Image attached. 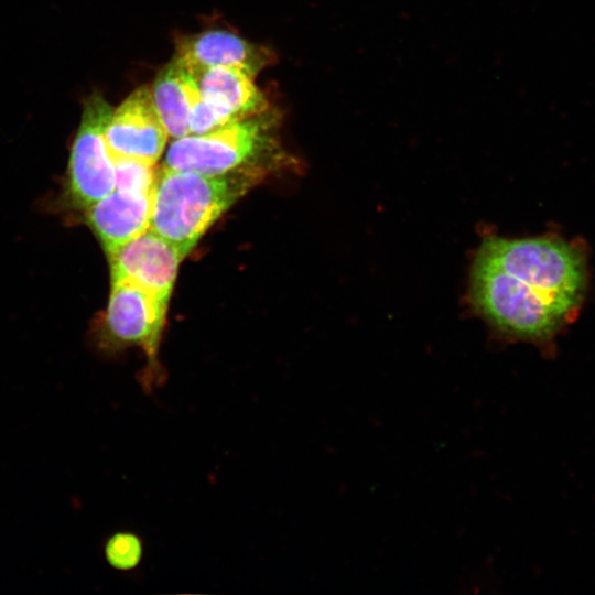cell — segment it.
Segmentation results:
<instances>
[{
	"mask_svg": "<svg viewBox=\"0 0 595 595\" xmlns=\"http://www.w3.org/2000/svg\"><path fill=\"white\" fill-rule=\"evenodd\" d=\"M111 281L130 280L170 301L180 262V250L148 229L108 256Z\"/></svg>",
	"mask_w": 595,
	"mask_h": 595,
	"instance_id": "ba28073f",
	"label": "cell"
},
{
	"mask_svg": "<svg viewBox=\"0 0 595 595\" xmlns=\"http://www.w3.org/2000/svg\"><path fill=\"white\" fill-rule=\"evenodd\" d=\"M194 77L191 71L172 60L158 74L152 97L169 133L177 139L190 134L188 113Z\"/></svg>",
	"mask_w": 595,
	"mask_h": 595,
	"instance_id": "7c38bea8",
	"label": "cell"
},
{
	"mask_svg": "<svg viewBox=\"0 0 595 595\" xmlns=\"http://www.w3.org/2000/svg\"><path fill=\"white\" fill-rule=\"evenodd\" d=\"M169 301L130 280L111 281V292L106 312L100 347L118 351L128 346H139L148 363L139 376L145 394L165 381L158 361V351L165 323Z\"/></svg>",
	"mask_w": 595,
	"mask_h": 595,
	"instance_id": "5b68a950",
	"label": "cell"
},
{
	"mask_svg": "<svg viewBox=\"0 0 595 595\" xmlns=\"http://www.w3.org/2000/svg\"><path fill=\"white\" fill-rule=\"evenodd\" d=\"M188 71L194 76L201 96L224 107L236 119L269 110V101L255 84V77L241 69L210 67Z\"/></svg>",
	"mask_w": 595,
	"mask_h": 595,
	"instance_id": "8fae6325",
	"label": "cell"
},
{
	"mask_svg": "<svg viewBox=\"0 0 595 595\" xmlns=\"http://www.w3.org/2000/svg\"><path fill=\"white\" fill-rule=\"evenodd\" d=\"M476 311L501 336L547 346L565 315L542 293L479 256L470 274Z\"/></svg>",
	"mask_w": 595,
	"mask_h": 595,
	"instance_id": "3957f363",
	"label": "cell"
},
{
	"mask_svg": "<svg viewBox=\"0 0 595 595\" xmlns=\"http://www.w3.org/2000/svg\"><path fill=\"white\" fill-rule=\"evenodd\" d=\"M266 172V166L224 174L156 169L149 229L173 244L185 257Z\"/></svg>",
	"mask_w": 595,
	"mask_h": 595,
	"instance_id": "6da1fadb",
	"label": "cell"
},
{
	"mask_svg": "<svg viewBox=\"0 0 595 595\" xmlns=\"http://www.w3.org/2000/svg\"><path fill=\"white\" fill-rule=\"evenodd\" d=\"M476 255L542 293L565 316L580 303L585 262L571 244L547 236L508 239L490 235Z\"/></svg>",
	"mask_w": 595,
	"mask_h": 595,
	"instance_id": "7a4b0ae2",
	"label": "cell"
},
{
	"mask_svg": "<svg viewBox=\"0 0 595 595\" xmlns=\"http://www.w3.org/2000/svg\"><path fill=\"white\" fill-rule=\"evenodd\" d=\"M118 190L151 194L156 169L153 164L129 158H112Z\"/></svg>",
	"mask_w": 595,
	"mask_h": 595,
	"instance_id": "9a60e30c",
	"label": "cell"
},
{
	"mask_svg": "<svg viewBox=\"0 0 595 595\" xmlns=\"http://www.w3.org/2000/svg\"><path fill=\"white\" fill-rule=\"evenodd\" d=\"M173 60L192 71L232 67L256 77L264 67L273 64L275 55L269 48L232 32L209 30L178 36Z\"/></svg>",
	"mask_w": 595,
	"mask_h": 595,
	"instance_id": "9c48e42d",
	"label": "cell"
},
{
	"mask_svg": "<svg viewBox=\"0 0 595 595\" xmlns=\"http://www.w3.org/2000/svg\"><path fill=\"white\" fill-rule=\"evenodd\" d=\"M277 117L266 112L232 121L202 134L175 139L163 166L202 174H224L274 163Z\"/></svg>",
	"mask_w": 595,
	"mask_h": 595,
	"instance_id": "277c9868",
	"label": "cell"
},
{
	"mask_svg": "<svg viewBox=\"0 0 595 595\" xmlns=\"http://www.w3.org/2000/svg\"><path fill=\"white\" fill-rule=\"evenodd\" d=\"M112 110L100 94L85 101L68 165V198L77 208L87 209L116 187L115 164L105 140Z\"/></svg>",
	"mask_w": 595,
	"mask_h": 595,
	"instance_id": "8992f818",
	"label": "cell"
},
{
	"mask_svg": "<svg viewBox=\"0 0 595 595\" xmlns=\"http://www.w3.org/2000/svg\"><path fill=\"white\" fill-rule=\"evenodd\" d=\"M236 120L239 119L227 109L202 97L194 79L188 113L190 134L206 133Z\"/></svg>",
	"mask_w": 595,
	"mask_h": 595,
	"instance_id": "5bb4252c",
	"label": "cell"
},
{
	"mask_svg": "<svg viewBox=\"0 0 595 595\" xmlns=\"http://www.w3.org/2000/svg\"><path fill=\"white\" fill-rule=\"evenodd\" d=\"M152 193L115 188L86 209L87 223L107 256L150 228Z\"/></svg>",
	"mask_w": 595,
	"mask_h": 595,
	"instance_id": "30bf717a",
	"label": "cell"
},
{
	"mask_svg": "<svg viewBox=\"0 0 595 595\" xmlns=\"http://www.w3.org/2000/svg\"><path fill=\"white\" fill-rule=\"evenodd\" d=\"M102 552L106 562L116 571L130 572L142 562L144 542L133 531L121 530L111 533L104 542Z\"/></svg>",
	"mask_w": 595,
	"mask_h": 595,
	"instance_id": "4fadbf2b",
	"label": "cell"
},
{
	"mask_svg": "<svg viewBox=\"0 0 595 595\" xmlns=\"http://www.w3.org/2000/svg\"><path fill=\"white\" fill-rule=\"evenodd\" d=\"M152 90L141 86L131 93L107 122L105 140L111 158H129L155 164L167 140Z\"/></svg>",
	"mask_w": 595,
	"mask_h": 595,
	"instance_id": "52a82bcc",
	"label": "cell"
}]
</instances>
